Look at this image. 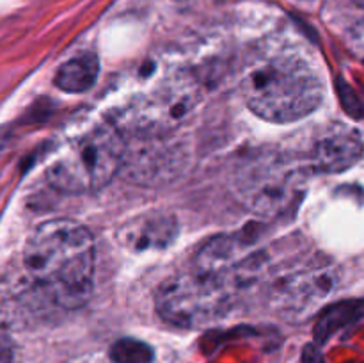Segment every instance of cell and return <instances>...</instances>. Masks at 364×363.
Masks as SVG:
<instances>
[{"instance_id":"cell-1","label":"cell","mask_w":364,"mask_h":363,"mask_svg":"<svg viewBox=\"0 0 364 363\" xmlns=\"http://www.w3.org/2000/svg\"><path fill=\"white\" fill-rule=\"evenodd\" d=\"M240 91L258 117L270 123H294L322 103L323 75L304 45L269 39L242 64Z\"/></svg>"},{"instance_id":"cell-2","label":"cell","mask_w":364,"mask_h":363,"mask_svg":"<svg viewBox=\"0 0 364 363\" xmlns=\"http://www.w3.org/2000/svg\"><path fill=\"white\" fill-rule=\"evenodd\" d=\"M25 270L38 290L64 310L91 299L96 246L91 231L73 219H50L32 231L23 253Z\"/></svg>"},{"instance_id":"cell-3","label":"cell","mask_w":364,"mask_h":363,"mask_svg":"<svg viewBox=\"0 0 364 363\" xmlns=\"http://www.w3.org/2000/svg\"><path fill=\"white\" fill-rule=\"evenodd\" d=\"M127 135L107 120L77 125L46 169L50 184L70 194H87L105 187L124 167Z\"/></svg>"},{"instance_id":"cell-4","label":"cell","mask_w":364,"mask_h":363,"mask_svg":"<svg viewBox=\"0 0 364 363\" xmlns=\"http://www.w3.org/2000/svg\"><path fill=\"white\" fill-rule=\"evenodd\" d=\"M240 290L233 281L192 263L159 287L156 313L178 327H205L224 319L233 310Z\"/></svg>"},{"instance_id":"cell-5","label":"cell","mask_w":364,"mask_h":363,"mask_svg":"<svg viewBox=\"0 0 364 363\" xmlns=\"http://www.w3.org/2000/svg\"><path fill=\"white\" fill-rule=\"evenodd\" d=\"M308 167L283 152L255 153L237 167L233 192L238 201L262 217L290 210L304 191Z\"/></svg>"},{"instance_id":"cell-6","label":"cell","mask_w":364,"mask_h":363,"mask_svg":"<svg viewBox=\"0 0 364 363\" xmlns=\"http://www.w3.org/2000/svg\"><path fill=\"white\" fill-rule=\"evenodd\" d=\"M201 89L188 75L164 78L121 110L117 121L121 132L142 135H166L198 107Z\"/></svg>"},{"instance_id":"cell-7","label":"cell","mask_w":364,"mask_h":363,"mask_svg":"<svg viewBox=\"0 0 364 363\" xmlns=\"http://www.w3.org/2000/svg\"><path fill=\"white\" fill-rule=\"evenodd\" d=\"M364 142L359 130L347 123H331L318 132L302 160L311 173L336 174L363 159Z\"/></svg>"},{"instance_id":"cell-8","label":"cell","mask_w":364,"mask_h":363,"mask_svg":"<svg viewBox=\"0 0 364 363\" xmlns=\"http://www.w3.org/2000/svg\"><path fill=\"white\" fill-rule=\"evenodd\" d=\"M270 298L284 313L301 315L315 308L331 290V278L326 267L308 265L274 273L270 278Z\"/></svg>"},{"instance_id":"cell-9","label":"cell","mask_w":364,"mask_h":363,"mask_svg":"<svg viewBox=\"0 0 364 363\" xmlns=\"http://www.w3.org/2000/svg\"><path fill=\"white\" fill-rule=\"evenodd\" d=\"M176 233L178 223L171 214L151 212L124 223L119 231V238L124 248L146 251L166 248L174 241Z\"/></svg>"},{"instance_id":"cell-10","label":"cell","mask_w":364,"mask_h":363,"mask_svg":"<svg viewBox=\"0 0 364 363\" xmlns=\"http://www.w3.org/2000/svg\"><path fill=\"white\" fill-rule=\"evenodd\" d=\"M100 73V60L95 53L85 52L60 64L55 75V85L64 93H85L95 85Z\"/></svg>"},{"instance_id":"cell-11","label":"cell","mask_w":364,"mask_h":363,"mask_svg":"<svg viewBox=\"0 0 364 363\" xmlns=\"http://www.w3.org/2000/svg\"><path fill=\"white\" fill-rule=\"evenodd\" d=\"M151 358V349L148 345L137 340H130V338H124V340L114 344L112 351H110V359L114 363H149Z\"/></svg>"},{"instance_id":"cell-12","label":"cell","mask_w":364,"mask_h":363,"mask_svg":"<svg viewBox=\"0 0 364 363\" xmlns=\"http://www.w3.org/2000/svg\"><path fill=\"white\" fill-rule=\"evenodd\" d=\"M347 46L364 63V18L354 23V27H350V31L347 32Z\"/></svg>"},{"instance_id":"cell-13","label":"cell","mask_w":364,"mask_h":363,"mask_svg":"<svg viewBox=\"0 0 364 363\" xmlns=\"http://www.w3.org/2000/svg\"><path fill=\"white\" fill-rule=\"evenodd\" d=\"M14 362V349L9 338L0 331V363H13Z\"/></svg>"},{"instance_id":"cell-14","label":"cell","mask_w":364,"mask_h":363,"mask_svg":"<svg viewBox=\"0 0 364 363\" xmlns=\"http://www.w3.org/2000/svg\"><path fill=\"white\" fill-rule=\"evenodd\" d=\"M77 363H114L112 359H110V356L109 358H85V359H80V362H77Z\"/></svg>"},{"instance_id":"cell-15","label":"cell","mask_w":364,"mask_h":363,"mask_svg":"<svg viewBox=\"0 0 364 363\" xmlns=\"http://www.w3.org/2000/svg\"><path fill=\"white\" fill-rule=\"evenodd\" d=\"M354 2H355V4H358V6H359V7H363V9H364V0H354Z\"/></svg>"}]
</instances>
